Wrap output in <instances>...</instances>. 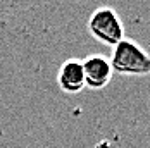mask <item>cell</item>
I'll use <instances>...</instances> for the list:
<instances>
[{
  "label": "cell",
  "instance_id": "3",
  "mask_svg": "<svg viewBox=\"0 0 150 148\" xmlns=\"http://www.w3.org/2000/svg\"><path fill=\"white\" fill-rule=\"evenodd\" d=\"M83 73H85V86H90L93 90L105 88L112 79V66L110 60L104 55H90L81 62Z\"/></svg>",
  "mask_w": 150,
  "mask_h": 148
},
{
  "label": "cell",
  "instance_id": "2",
  "mask_svg": "<svg viewBox=\"0 0 150 148\" xmlns=\"http://www.w3.org/2000/svg\"><path fill=\"white\" fill-rule=\"evenodd\" d=\"M88 30L98 42L110 47H116L121 40L126 38L119 14L110 7H100L90 16Z\"/></svg>",
  "mask_w": 150,
  "mask_h": 148
},
{
  "label": "cell",
  "instance_id": "4",
  "mask_svg": "<svg viewBox=\"0 0 150 148\" xmlns=\"http://www.w3.org/2000/svg\"><path fill=\"white\" fill-rule=\"evenodd\" d=\"M57 83H59L60 90L66 93H79L85 88V73H83L81 60H66L59 69Z\"/></svg>",
  "mask_w": 150,
  "mask_h": 148
},
{
  "label": "cell",
  "instance_id": "1",
  "mask_svg": "<svg viewBox=\"0 0 150 148\" xmlns=\"http://www.w3.org/2000/svg\"><path fill=\"white\" fill-rule=\"evenodd\" d=\"M112 71L124 76H145L150 74V54L140 45L124 38L112 48L110 55Z\"/></svg>",
  "mask_w": 150,
  "mask_h": 148
}]
</instances>
